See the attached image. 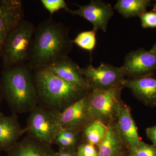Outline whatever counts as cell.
Masks as SVG:
<instances>
[{
    "mask_svg": "<svg viewBox=\"0 0 156 156\" xmlns=\"http://www.w3.org/2000/svg\"><path fill=\"white\" fill-rule=\"evenodd\" d=\"M69 29L51 17L39 24L34 33L29 53L28 66L35 70L67 57L72 50Z\"/></svg>",
    "mask_w": 156,
    "mask_h": 156,
    "instance_id": "1",
    "label": "cell"
},
{
    "mask_svg": "<svg viewBox=\"0 0 156 156\" xmlns=\"http://www.w3.org/2000/svg\"><path fill=\"white\" fill-rule=\"evenodd\" d=\"M33 77L39 102L59 112L89 93V90L68 83L47 67L35 70Z\"/></svg>",
    "mask_w": 156,
    "mask_h": 156,
    "instance_id": "2",
    "label": "cell"
},
{
    "mask_svg": "<svg viewBox=\"0 0 156 156\" xmlns=\"http://www.w3.org/2000/svg\"><path fill=\"white\" fill-rule=\"evenodd\" d=\"M31 69L28 65H23L8 69L3 73L4 93L15 113L30 112L38 105V98Z\"/></svg>",
    "mask_w": 156,
    "mask_h": 156,
    "instance_id": "3",
    "label": "cell"
},
{
    "mask_svg": "<svg viewBox=\"0 0 156 156\" xmlns=\"http://www.w3.org/2000/svg\"><path fill=\"white\" fill-rule=\"evenodd\" d=\"M30 112L25 132L39 141L52 145L61 128L58 120L60 112L37 105Z\"/></svg>",
    "mask_w": 156,
    "mask_h": 156,
    "instance_id": "4",
    "label": "cell"
},
{
    "mask_svg": "<svg viewBox=\"0 0 156 156\" xmlns=\"http://www.w3.org/2000/svg\"><path fill=\"white\" fill-rule=\"evenodd\" d=\"M34 30L31 23L23 20L11 31L2 50L5 66L10 67L27 60Z\"/></svg>",
    "mask_w": 156,
    "mask_h": 156,
    "instance_id": "5",
    "label": "cell"
},
{
    "mask_svg": "<svg viewBox=\"0 0 156 156\" xmlns=\"http://www.w3.org/2000/svg\"><path fill=\"white\" fill-rule=\"evenodd\" d=\"M122 87L94 90L89 93V112L92 120L104 123L118 116L122 107L120 93Z\"/></svg>",
    "mask_w": 156,
    "mask_h": 156,
    "instance_id": "6",
    "label": "cell"
},
{
    "mask_svg": "<svg viewBox=\"0 0 156 156\" xmlns=\"http://www.w3.org/2000/svg\"><path fill=\"white\" fill-rule=\"evenodd\" d=\"M80 71L92 91L124 87L123 83L126 79L120 67L105 63L95 67L91 64L87 67L80 68Z\"/></svg>",
    "mask_w": 156,
    "mask_h": 156,
    "instance_id": "7",
    "label": "cell"
},
{
    "mask_svg": "<svg viewBox=\"0 0 156 156\" xmlns=\"http://www.w3.org/2000/svg\"><path fill=\"white\" fill-rule=\"evenodd\" d=\"M76 5L79 7L77 10H71L67 8L65 11L87 20L92 23L95 32L99 30L106 32L109 21L114 15L113 9L110 4L101 0H93L85 5Z\"/></svg>",
    "mask_w": 156,
    "mask_h": 156,
    "instance_id": "8",
    "label": "cell"
},
{
    "mask_svg": "<svg viewBox=\"0 0 156 156\" xmlns=\"http://www.w3.org/2000/svg\"><path fill=\"white\" fill-rule=\"evenodd\" d=\"M123 75L132 78L147 76L156 71V53L143 48L129 52L120 67Z\"/></svg>",
    "mask_w": 156,
    "mask_h": 156,
    "instance_id": "9",
    "label": "cell"
},
{
    "mask_svg": "<svg viewBox=\"0 0 156 156\" xmlns=\"http://www.w3.org/2000/svg\"><path fill=\"white\" fill-rule=\"evenodd\" d=\"M23 14L21 1H2L0 4V52L2 51L9 34L23 20Z\"/></svg>",
    "mask_w": 156,
    "mask_h": 156,
    "instance_id": "10",
    "label": "cell"
},
{
    "mask_svg": "<svg viewBox=\"0 0 156 156\" xmlns=\"http://www.w3.org/2000/svg\"><path fill=\"white\" fill-rule=\"evenodd\" d=\"M89 94L59 112L58 120L61 128L80 129L92 120L89 112Z\"/></svg>",
    "mask_w": 156,
    "mask_h": 156,
    "instance_id": "11",
    "label": "cell"
},
{
    "mask_svg": "<svg viewBox=\"0 0 156 156\" xmlns=\"http://www.w3.org/2000/svg\"><path fill=\"white\" fill-rule=\"evenodd\" d=\"M62 80L77 87L90 90L82 75L80 67L68 57L53 62L46 66Z\"/></svg>",
    "mask_w": 156,
    "mask_h": 156,
    "instance_id": "12",
    "label": "cell"
},
{
    "mask_svg": "<svg viewBox=\"0 0 156 156\" xmlns=\"http://www.w3.org/2000/svg\"><path fill=\"white\" fill-rule=\"evenodd\" d=\"M123 86L146 105L156 106V78L147 76L125 80Z\"/></svg>",
    "mask_w": 156,
    "mask_h": 156,
    "instance_id": "13",
    "label": "cell"
},
{
    "mask_svg": "<svg viewBox=\"0 0 156 156\" xmlns=\"http://www.w3.org/2000/svg\"><path fill=\"white\" fill-rule=\"evenodd\" d=\"M24 133L15 115L0 114V151H9Z\"/></svg>",
    "mask_w": 156,
    "mask_h": 156,
    "instance_id": "14",
    "label": "cell"
},
{
    "mask_svg": "<svg viewBox=\"0 0 156 156\" xmlns=\"http://www.w3.org/2000/svg\"><path fill=\"white\" fill-rule=\"evenodd\" d=\"M9 156H56L52 145L27 135L9 151Z\"/></svg>",
    "mask_w": 156,
    "mask_h": 156,
    "instance_id": "15",
    "label": "cell"
},
{
    "mask_svg": "<svg viewBox=\"0 0 156 156\" xmlns=\"http://www.w3.org/2000/svg\"><path fill=\"white\" fill-rule=\"evenodd\" d=\"M118 132L120 137L130 148L136 146L141 141L137 127L128 107L122 106L118 116Z\"/></svg>",
    "mask_w": 156,
    "mask_h": 156,
    "instance_id": "16",
    "label": "cell"
},
{
    "mask_svg": "<svg viewBox=\"0 0 156 156\" xmlns=\"http://www.w3.org/2000/svg\"><path fill=\"white\" fill-rule=\"evenodd\" d=\"M150 3V0H119L114 9L123 17L130 18L139 16L145 12Z\"/></svg>",
    "mask_w": 156,
    "mask_h": 156,
    "instance_id": "17",
    "label": "cell"
},
{
    "mask_svg": "<svg viewBox=\"0 0 156 156\" xmlns=\"http://www.w3.org/2000/svg\"><path fill=\"white\" fill-rule=\"evenodd\" d=\"M120 137L118 131L108 127L105 137L98 145V156H116L121 148Z\"/></svg>",
    "mask_w": 156,
    "mask_h": 156,
    "instance_id": "18",
    "label": "cell"
},
{
    "mask_svg": "<svg viewBox=\"0 0 156 156\" xmlns=\"http://www.w3.org/2000/svg\"><path fill=\"white\" fill-rule=\"evenodd\" d=\"M108 128L105 123L94 121L84 128V136L88 143L95 146L100 144L106 135Z\"/></svg>",
    "mask_w": 156,
    "mask_h": 156,
    "instance_id": "19",
    "label": "cell"
},
{
    "mask_svg": "<svg viewBox=\"0 0 156 156\" xmlns=\"http://www.w3.org/2000/svg\"><path fill=\"white\" fill-rule=\"evenodd\" d=\"M79 130L78 128H60L53 144L59 148L73 149L77 141Z\"/></svg>",
    "mask_w": 156,
    "mask_h": 156,
    "instance_id": "20",
    "label": "cell"
},
{
    "mask_svg": "<svg viewBox=\"0 0 156 156\" xmlns=\"http://www.w3.org/2000/svg\"><path fill=\"white\" fill-rule=\"evenodd\" d=\"M73 42L82 49L87 51H92L96 45V32L93 30L82 32L76 37Z\"/></svg>",
    "mask_w": 156,
    "mask_h": 156,
    "instance_id": "21",
    "label": "cell"
},
{
    "mask_svg": "<svg viewBox=\"0 0 156 156\" xmlns=\"http://www.w3.org/2000/svg\"><path fill=\"white\" fill-rule=\"evenodd\" d=\"M132 156H156V146L140 141L136 146L130 148Z\"/></svg>",
    "mask_w": 156,
    "mask_h": 156,
    "instance_id": "22",
    "label": "cell"
},
{
    "mask_svg": "<svg viewBox=\"0 0 156 156\" xmlns=\"http://www.w3.org/2000/svg\"><path fill=\"white\" fill-rule=\"evenodd\" d=\"M41 2L51 15L60 9H65L67 8L64 0H41Z\"/></svg>",
    "mask_w": 156,
    "mask_h": 156,
    "instance_id": "23",
    "label": "cell"
},
{
    "mask_svg": "<svg viewBox=\"0 0 156 156\" xmlns=\"http://www.w3.org/2000/svg\"><path fill=\"white\" fill-rule=\"evenodd\" d=\"M139 17L143 28H156V12H145L140 14Z\"/></svg>",
    "mask_w": 156,
    "mask_h": 156,
    "instance_id": "24",
    "label": "cell"
},
{
    "mask_svg": "<svg viewBox=\"0 0 156 156\" xmlns=\"http://www.w3.org/2000/svg\"><path fill=\"white\" fill-rule=\"evenodd\" d=\"M77 156H98L95 146L87 143L79 146L76 152Z\"/></svg>",
    "mask_w": 156,
    "mask_h": 156,
    "instance_id": "25",
    "label": "cell"
},
{
    "mask_svg": "<svg viewBox=\"0 0 156 156\" xmlns=\"http://www.w3.org/2000/svg\"><path fill=\"white\" fill-rule=\"evenodd\" d=\"M146 132L147 136L152 143L153 145L156 146V126L147 128Z\"/></svg>",
    "mask_w": 156,
    "mask_h": 156,
    "instance_id": "26",
    "label": "cell"
},
{
    "mask_svg": "<svg viewBox=\"0 0 156 156\" xmlns=\"http://www.w3.org/2000/svg\"><path fill=\"white\" fill-rule=\"evenodd\" d=\"M56 156H77L76 153H74L73 149L59 148L58 151L56 152Z\"/></svg>",
    "mask_w": 156,
    "mask_h": 156,
    "instance_id": "27",
    "label": "cell"
},
{
    "mask_svg": "<svg viewBox=\"0 0 156 156\" xmlns=\"http://www.w3.org/2000/svg\"><path fill=\"white\" fill-rule=\"evenodd\" d=\"M150 51L152 53H156V43L153 46L151 49L150 50Z\"/></svg>",
    "mask_w": 156,
    "mask_h": 156,
    "instance_id": "28",
    "label": "cell"
},
{
    "mask_svg": "<svg viewBox=\"0 0 156 156\" xmlns=\"http://www.w3.org/2000/svg\"><path fill=\"white\" fill-rule=\"evenodd\" d=\"M153 11H154V12H156V3H155L154 5V8H153Z\"/></svg>",
    "mask_w": 156,
    "mask_h": 156,
    "instance_id": "29",
    "label": "cell"
},
{
    "mask_svg": "<svg viewBox=\"0 0 156 156\" xmlns=\"http://www.w3.org/2000/svg\"><path fill=\"white\" fill-rule=\"evenodd\" d=\"M132 156L131 155H130V156Z\"/></svg>",
    "mask_w": 156,
    "mask_h": 156,
    "instance_id": "30",
    "label": "cell"
}]
</instances>
